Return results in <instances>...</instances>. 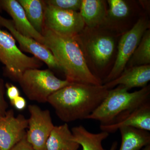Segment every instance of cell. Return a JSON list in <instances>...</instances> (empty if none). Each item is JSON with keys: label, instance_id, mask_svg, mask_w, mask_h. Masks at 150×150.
<instances>
[{"label": "cell", "instance_id": "obj_1", "mask_svg": "<svg viewBox=\"0 0 150 150\" xmlns=\"http://www.w3.org/2000/svg\"><path fill=\"white\" fill-rule=\"evenodd\" d=\"M108 91L103 85L71 83L51 94L47 102L59 119L67 123L86 119L103 101Z\"/></svg>", "mask_w": 150, "mask_h": 150}, {"label": "cell", "instance_id": "obj_2", "mask_svg": "<svg viewBox=\"0 0 150 150\" xmlns=\"http://www.w3.org/2000/svg\"><path fill=\"white\" fill-rule=\"evenodd\" d=\"M44 46L54 55L70 83L101 85L102 82L89 69L83 53L74 37L61 35L44 28Z\"/></svg>", "mask_w": 150, "mask_h": 150}, {"label": "cell", "instance_id": "obj_3", "mask_svg": "<svg viewBox=\"0 0 150 150\" xmlns=\"http://www.w3.org/2000/svg\"><path fill=\"white\" fill-rule=\"evenodd\" d=\"M115 33L102 27L83 30L74 37L83 53L89 69L102 82L115 54L116 46Z\"/></svg>", "mask_w": 150, "mask_h": 150}, {"label": "cell", "instance_id": "obj_4", "mask_svg": "<svg viewBox=\"0 0 150 150\" xmlns=\"http://www.w3.org/2000/svg\"><path fill=\"white\" fill-rule=\"evenodd\" d=\"M150 86L130 93L123 86L109 90L106 97L86 119L99 121L100 125L117 123L131 112L150 102Z\"/></svg>", "mask_w": 150, "mask_h": 150}, {"label": "cell", "instance_id": "obj_5", "mask_svg": "<svg viewBox=\"0 0 150 150\" xmlns=\"http://www.w3.org/2000/svg\"><path fill=\"white\" fill-rule=\"evenodd\" d=\"M18 82L28 99L39 103L47 102L51 94L71 83L56 77L50 69H37L25 71Z\"/></svg>", "mask_w": 150, "mask_h": 150}, {"label": "cell", "instance_id": "obj_6", "mask_svg": "<svg viewBox=\"0 0 150 150\" xmlns=\"http://www.w3.org/2000/svg\"><path fill=\"white\" fill-rule=\"evenodd\" d=\"M0 61L5 66V74L11 79L18 82L25 71L38 69L41 61L23 54L17 46L11 34L0 29Z\"/></svg>", "mask_w": 150, "mask_h": 150}, {"label": "cell", "instance_id": "obj_7", "mask_svg": "<svg viewBox=\"0 0 150 150\" xmlns=\"http://www.w3.org/2000/svg\"><path fill=\"white\" fill-rule=\"evenodd\" d=\"M149 29H150L149 21L148 16L144 15L139 18L131 29L122 34L117 46L115 62L103 83L114 80L122 74L139 44L144 33Z\"/></svg>", "mask_w": 150, "mask_h": 150}, {"label": "cell", "instance_id": "obj_8", "mask_svg": "<svg viewBox=\"0 0 150 150\" xmlns=\"http://www.w3.org/2000/svg\"><path fill=\"white\" fill-rule=\"evenodd\" d=\"M85 27L79 12L64 10L45 3L44 28L61 35L74 37Z\"/></svg>", "mask_w": 150, "mask_h": 150}, {"label": "cell", "instance_id": "obj_9", "mask_svg": "<svg viewBox=\"0 0 150 150\" xmlns=\"http://www.w3.org/2000/svg\"><path fill=\"white\" fill-rule=\"evenodd\" d=\"M30 118L26 139L35 150H47L46 144L54 125L50 111L43 110L36 105L28 106Z\"/></svg>", "mask_w": 150, "mask_h": 150}, {"label": "cell", "instance_id": "obj_10", "mask_svg": "<svg viewBox=\"0 0 150 150\" xmlns=\"http://www.w3.org/2000/svg\"><path fill=\"white\" fill-rule=\"evenodd\" d=\"M28 119L22 114L16 117L13 110L0 118V150H10L26 135Z\"/></svg>", "mask_w": 150, "mask_h": 150}, {"label": "cell", "instance_id": "obj_11", "mask_svg": "<svg viewBox=\"0 0 150 150\" xmlns=\"http://www.w3.org/2000/svg\"><path fill=\"white\" fill-rule=\"evenodd\" d=\"M0 26L8 30L13 37L18 42L22 51L33 54L35 58L45 63L49 69L62 71L51 51L36 40L20 33L15 27L12 20L7 19L0 15Z\"/></svg>", "mask_w": 150, "mask_h": 150}, {"label": "cell", "instance_id": "obj_12", "mask_svg": "<svg viewBox=\"0 0 150 150\" xmlns=\"http://www.w3.org/2000/svg\"><path fill=\"white\" fill-rule=\"evenodd\" d=\"M0 6L11 17L15 27L20 33L43 45V35L33 27L27 18L23 8L18 1L1 0L0 1Z\"/></svg>", "mask_w": 150, "mask_h": 150}, {"label": "cell", "instance_id": "obj_13", "mask_svg": "<svg viewBox=\"0 0 150 150\" xmlns=\"http://www.w3.org/2000/svg\"><path fill=\"white\" fill-rule=\"evenodd\" d=\"M150 80V65H143L125 68L118 78L103 85L108 90L121 85L129 91L133 88L144 87Z\"/></svg>", "mask_w": 150, "mask_h": 150}, {"label": "cell", "instance_id": "obj_14", "mask_svg": "<svg viewBox=\"0 0 150 150\" xmlns=\"http://www.w3.org/2000/svg\"><path fill=\"white\" fill-rule=\"evenodd\" d=\"M123 127H130L150 131V103L149 102L126 116L117 123L109 125H100L101 131L114 133Z\"/></svg>", "mask_w": 150, "mask_h": 150}, {"label": "cell", "instance_id": "obj_15", "mask_svg": "<svg viewBox=\"0 0 150 150\" xmlns=\"http://www.w3.org/2000/svg\"><path fill=\"white\" fill-rule=\"evenodd\" d=\"M107 2L103 0H82L79 13L85 27H102L107 15Z\"/></svg>", "mask_w": 150, "mask_h": 150}, {"label": "cell", "instance_id": "obj_16", "mask_svg": "<svg viewBox=\"0 0 150 150\" xmlns=\"http://www.w3.org/2000/svg\"><path fill=\"white\" fill-rule=\"evenodd\" d=\"M107 15L102 28L118 34L119 23L126 21L133 13L132 2L125 0H108Z\"/></svg>", "mask_w": 150, "mask_h": 150}, {"label": "cell", "instance_id": "obj_17", "mask_svg": "<svg viewBox=\"0 0 150 150\" xmlns=\"http://www.w3.org/2000/svg\"><path fill=\"white\" fill-rule=\"evenodd\" d=\"M47 150H78L80 145L74 140V136L67 123L54 126L46 142Z\"/></svg>", "mask_w": 150, "mask_h": 150}, {"label": "cell", "instance_id": "obj_18", "mask_svg": "<svg viewBox=\"0 0 150 150\" xmlns=\"http://www.w3.org/2000/svg\"><path fill=\"white\" fill-rule=\"evenodd\" d=\"M121 142L119 150H140L150 144L149 131L130 127L119 129Z\"/></svg>", "mask_w": 150, "mask_h": 150}, {"label": "cell", "instance_id": "obj_19", "mask_svg": "<svg viewBox=\"0 0 150 150\" xmlns=\"http://www.w3.org/2000/svg\"><path fill=\"white\" fill-rule=\"evenodd\" d=\"M71 132L74 141L81 146L83 150H105L103 147L102 142L109 137V133L102 131L94 134L82 126L74 127Z\"/></svg>", "mask_w": 150, "mask_h": 150}, {"label": "cell", "instance_id": "obj_20", "mask_svg": "<svg viewBox=\"0 0 150 150\" xmlns=\"http://www.w3.org/2000/svg\"><path fill=\"white\" fill-rule=\"evenodd\" d=\"M25 12L28 21L34 29L42 34L44 29V1L18 0Z\"/></svg>", "mask_w": 150, "mask_h": 150}, {"label": "cell", "instance_id": "obj_21", "mask_svg": "<svg viewBox=\"0 0 150 150\" xmlns=\"http://www.w3.org/2000/svg\"><path fill=\"white\" fill-rule=\"evenodd\" d=\"M150 29L144 33L139 44L129 60L126 68L150 65Z\"/></svg>", "mask_w": 150, "mask_h": 150}, {"label": "cell", "instance_id": "obj_22", "mask_svg": "<svg viewBox=\"0 0 150 150\" xmlns=\"http://www.w3.org/2000/svg\"><path fill=\"white\" fill-rule=\"evenodd\" d=\"M46 4L64 10L78 11L80 9L82 0H48Z\"/></svg>", "mask_w": 150, "mask_h": 150}, {"label": "cell", "instance_id": "obj_23", "mask_svg": "<svg viewBox=\"0 0 150 150\" xmlns=\"http://www.w3.org/2000/svg\"><path fill=\"white\" fill-rule=\"evenodd\" d=\"M8 105L4 98V81L0 79V115L4 116Z\"/></svg>", "mask_w": 150, "mask_h": 150}, {"label": "cell", "instance_id": "obj_24", "mask_svg": "<svg viewBox=\"0 0 150 150\" xmlns=\"http://www.w3.org/2000/svg\"><path fill=\"white\" fill-rule=\"evenodd\" d=\"M5 86L7 89V95L10 102L20 96L19 91L16 86L7 83L6 84Z\"/></svg>", "mask_w": 150, "mask_h": 150}, {"label": "cell", "instance_id": "obj_25", "mask_svg": "<svg viewBox=\"0 0 150 150\" xmlns=\"http://www.w3.org/2000/svg\"><path fill=\"white\" fill-rule=\"evenodd\" d=\"M10 150H35L31 144L28 142L26 135L23 139L15 145Z\"/></svg>", "mask_w": 150, "mask_h": 150}, {"label": "cell", "instance_id": "obj_26", "mask_svg": "<svg viewBox=\"0 0 150 150\" xmlns=\"http://www.w3.org/2000/svg\"><path fill=\"white\" fill-rule=\"evenodd\" d=\"M10 103L15 108L18 110H23L26 106V100L24 98L21 96H20Z\"/></svg>", "mask_w": 150, "mask_h": 150}, {"label": "cell", "instance_id": "obj_27", "mask_svg": "<svg viewBox=\"0 0 150 150\" xmlns=\"http://www.w3.org/2000/svg\"><path fill=\"white\" fill-rule=\"evenodd\" d=\"M117 146H118V143L116 142H115L112 143L111 145V147H110L109 150H116L117 149Z\"/></svg>", "mask_w": 150, "mask_h": 150}, {"label": "cell", "instance_id": "obj_28", "mask_svg": "<svg viewBox=\"0 0 150 150\" xmlns=\"http://www.w3.org/2000/svg\"><path fill=\"white\" fill-rule=\"evenodd\" d=\"M143 150H150V145H148L146 146L145 147Z\"/></svg>", "mask_w": 150, "mask_h": 150}, {"label": "cell", "instance_id": "obj_29", "mask_svg": "<svg viewBox=\"0 0 150 150\" xmlns=\"http://www.w3.org/2000/svg\"><path fill=\"white\" fill-rule=\"evenodd\" d=\"M1 6H0V10H1Z\"/></svg>", "mask_w": 150, "mask_h": 150}, {"label": "cell", "instance_id": "obj_30", "mask_svg": "<svg viewBox=\"0 0 150 150\" xmlns=\"http://www.w3.org/2000/svg\"><path fill=\"white\" fill-rule=\"evenodd\" d=\"M2 117V116H1V115H0V118H1V117Z\"/></svg>", "mask_w": 150, "mask_h": 150}]
</instances>
